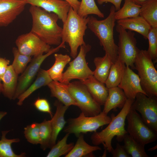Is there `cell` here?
<instances>
[{
	"label": "cell",
	"mask_w": 157,
	"mask_h": 157,
	"mask_svg": "<svg viewBox=\"0 0 157 157\" xmlns=\"http://www.w3.org/2000/svg\"><path fill=\"white\" fill-rule=\"evenodd\" d=\"M29 11L32 19L31 32L49 45H59L62 42V28L57 23L58 16L32 5Z\"/></svg>",
	"instance_id": "obj_1"
},
{
	"label": "cell",
	"mask_w": 157,
	"mask_h": 157,
	"mask_svg": "<svg viewBox=\"0 0 157 157\" xmlns=\"http://www.w3.org/2000/svg\"><path fill=\"white\" fill-rule=\"evenodd\" d=\"M134 100L127 99L119 113L116 116L111 115V121L105 128L100 132H94L91 137L94 145L98 146L102 144L105 149L111 153L113 149L112 145L113 138L116 136L118 141L123 140L124 135L128 133L125 128L126 117Z\"/></svg>",
	"instance_id": "obj_2"
},
{
	"label": "cell",
	"mask_w": 157,
	"mask_h": 157,
	"mask_svg": "<svg viewBox=\"0 0 157 157\" xmlns=\"http://www.w3.org/2000/svg\"><path fill=\"white\" fill-rule=\"evenodd\" d=\"M115 11L114 6H112L108 15L105 19L99 20L91 16L89 17L87 24L88 27L99 39L105 54L109 56L113 63L118 57V46L115 42L114 38Z\"/></svg>",
	"instance_id": "obj_3"
},
{
	"label": "cell",
	"mask_w": 157,
	"mask_h": 157,
	"mask_svg": "<svg viewBox=\"0 0 157 157\" xmlns=\"http://www.w3.org/2000/svg\"><path fill=\"white\" fill-rule=\"evenodd\" d=\"M89 17H81L70 7L66 20L63 23L61 41L68 43L70 49V56L75 58L78 48L86 44L83 39Z\"/></svg>",
	"instance_id": "obj_4"
},
{
	"label": "cell",
	"mask_w": 157,
	"mask_h": 157,
	"mask_svg": "<svg viewBox=\"0 0 157 157\" xmlns=\"http://www.w3.org/2000/svg\"><path fill=\"white\" fill-rule=\"evenodd\" d=\"M147 50H141L135 61L143 90L148 97H157V71Z\"/></svg>",
	"instance_id": "obj_5"
},
{
	"label": "cell",
	"mask_w": 157,
	"mask_h": 157,
	"mask_svg": "<svg viewBox=\"0 0 157 157\" xmlns=\"http://www.w3.org/2000/svg\"><path fill=\"white\" fill-rule=\"evenodd\" d=\"M111 120V117L103 111L93 116H86L81 112L78 117L68 119V125L63 131L78 137L81 133L96 132L100 127L108 124Z\"/></svg>",
	"instance_id": "obj_6"
},
{
	"label": "cell",
	"mask_w": 157,
	"mask_h": 157,
	"mask_svg": "<svg viewBox=\"0 0 157 157\" xmlns=\"http://www.w3.org/2000/svg\"><path fill=\"white\" fill-rule=\"evenodd\" d=\"M126 119L127 132L136 141L145 146L156 140L157 132L146 124L137 111L131 107Z\"/></svg>",
	"instance_id": "obj_7"
},
{
	"label": "cell",
	"mask_w": 157,
	"mask_h": 157,
	"mask_svg": "<svg viewBox=\"0 0 157 157\" xmlns=\"http://www.w3.org/2000/svg\"><path fill=\"white\" fill-rule=\"evenodd\" d=\"M68 90L77 106L85 115L93 116L102 111L101 106L94 99L86 87L80 81L69 83Z\"/></svg>",
	"instance_id": "obj_8"
},
{
	"label": "cell",
	"mask_w": 157,
	"mask_h": 157,
	"mask_svg": "<svg viewBox=\"0 0 157 157\" xmlns=\"http://www.w3.org/2000/svg\"><path fill=\"white\" fill-rule=\"evenodd\" d=\"M78 54L71 62L63 73L60 82L67 84L73 79L84 80L93 75L92 71L89 67L86 60L87 53L91 48L89 44L81 46Z\"/></svg>",
	"instance_id": "obj_9"
},
{
	"label": "cell",
	"mask_w": 157,
	"mask_h": 157,
	"mask_svg": "<svg viewBox=\"0 0 157 157\" xmlns=\"http://www.w3.org/2000/svg\"><path fill=\"white\" fill-rule=\"evenodd\" d=\"M116 28L119 34L117 57L126 66L134 69L135 61L140 50L137 47L135 33L130 30L127 31L117 24Z\"/></svg>",
	"instance_id": "obj_10"
},
{
	"label": "cell",
	"mask_w": 157,
	"mask_h": 157,
	"mask_svg": "<svg viewBox=\"0 0 157 157\" xmlns=\"http://www.w3.org/2000/svg\"><path fill=\"white\" fill-rule=\"evenodd\" d=\"M65 47V43L61 42L57 47L51 48L45 54L34 57L28 66L18 77L16 90L13 99H17L30 85L40 69L41 64L48 57L58 51L60 48Z\"/></svg>",
	"instance_id": "obj_11"
},
{
	"label": "cell",
	"mask_w": 157,
	"mask_h": 157,
	"mask_svg": "<svg viewBox=\"0 0 157 157\" xmlns=\"http://www.w3.org/2000/svg\"><path fill=\"white\" fill-rule=\"evenodd\" d=\"M131 108L140 113L145 123L157 132V97H148L138 93Z\"/></svg>",
	"instance_id": "obj_12"
},
{
	"label": "cell",
	"mask_w": 157,
	"mask_h": 157,
	"mask_svg": "<svg viewBox=\"0 0 157 157\" xmlns=\"http://www.w3.org/2000/svg\"><path fill=\"white\" fill-rule=\"evenodd\" d=\"M18 51L27 56L36 57L48 53L51 49L47 44L31 32L19 36L15 42Z\"/></svg>",
	"instance_id": "obj_13"
},
{
	"label": "cell",
	"mask_w": 157,
	"mask_h": 157,
	"mask_svg": "<svg viewBox=\"0 0 157 157\" xmlns=\"http://www.w3.org/2000/svg\"><path fill=\"white\" fill-rule=\"evenodd\" d=\"M25 0H0V27L12 22L23 11Z\"/></svg>",
	"instance_id": "obj_14"
},
{
	"label": "cell",
	"mask_w": 157,
	"mask_h": 157,
	"mask_svg": "<svg viewBox=\"0 0 157 157\" xmlns=\"http://www.w3.org/2000/svg\"><path fill=\"white\" fill-rule=\"evenodd\" d=\"M117 86L123 90L127 99H135L139 92L146 95L142 88L139 76L129 66H126L122 79Z\"/></svg>",
	"instance_id": "obj_15"
},
{
	"label": "cell",
	"mask_w": 157,
	"mask_h": 157,
	"mask_svg": "<svg viewBox=\"0 0 157 157\" xmlns=\"http://www.w3.org/2000/svg\"><path fill=\"white\" fill-rule=\"evenodd\" d=\"M27 4L42 8L54 13L58 16L63 23L66 20L70 7L66 1L63 0H25Z\"/></svg>",
	"instance_id": "obj_16"
},
{
	"label": "cell",
	"mask_w": 157,
	"mask_h": 157,
	"mask_svg": "<svg viewBox=\"0 0 157 157\" xmlns=\"http://www.w3.org/2000/svg\"><path fill=\"white\" fill-rule=\"evenodd\" d=\"M80 81L86 87L94 100L100 106L104 105L108 94V89L105 84L93 75Z\"/></svg>",
	"instance_id": "obj_17"
},
{
	"label": "cell",
	"mask_w": 157,
	"mask_h": 157,
	"mask_svg": "<svg viewBox=\"0 0 157 157\" xmlns=\"http://www.w3.org/2000/svg\"><path fill=\"white\" fill-rule=\"evenodd\" d=\"M54 105L56 108V110L51 119L52 134L49 147V148H51L56 144L59 133L63 128L66 123L64 115L69 107L64 105L58 100L55 101Z\"/></svg>",
	"instance_id": "obj_18"
},
{
	"label": "cell",
	"mask_w": 157,
	"mask_h": 157,
	"mask_svg": "<svg viewBox=\"0 0 157 157\" xmlns=\"http://www.w3.org/2000/svg\"><path fill=\"white\" fill-rule=\"evenodd\" d=\"M47 86L50 89L51 96L56 98L64 105L68 107L71 105L77 106L69 91L67 84L52 81Z\"/></svg>",
	"instance_id": "obj_19"
},
{
	"label": "cell",
	"mask_w": 157,
	"mask_h": 157,
	"mask_svg": "<svg viewBox=\"0 0 157 157\" xmlns=\"http://www.w3.org/2000/svg\"><path fill=\"white\" fill-rule=\"evenodd\" d=\"M117 24L124 29L133 31L140 34L147 39L151 26L140 16L117 20Z\"/></svg>",
	"instance_id": "obj_20"
},
{
	"label": "cell",
	"mask_w": 157,
	"mask_h": 157,
	"mask_svg": "<svg viewBox=\"0 0 157 157\" xmlns=\"http://www.w3.org/2000/svg\"><path fill=\"white\" fill-rule=\"evenodd\" d=\"M127 98L123 90L118 86L108 88V94L103 111L107 114L112 110L122 108Z\"/></svg>",
	"instance_id": "obj_21"
},
{
	"label": "cell",
	"mask_w": 157,
	"mask_h": 157,
	"mask_svg": "<svg viewBox=\"0 0 157 157\" xmlns=\"http://www.w3.org/2000/svg\"><path fill=\"white\" fill-rule=\"evenodd\" d=\"M52 81L47 70L40 69L35 80L17 98V105H22L24 101L33 92L42 86L47 85Z\"/></svg>",
	"instance_id": "obj_22"
},
{
	"label": "cell",
	"mask_w": 157,
	"mask_h": 157,
	"mask_svg": "<svg viewBox=\"0 0 157 157\" xmlns=\"http://www.w3.org/2000/svg\"><path fill=\"white\" fill-rule=\"evenodd\" d=\"M18 78V75L15 71L12 65H9L1 80L3 88L2 93L5 97L10 100L13 99L15 94Z\"/></svg>",
	"instance_id": "obj_23"
},
{
	"label": "cell",
	"mask_w": 157,
	"mask_h": 157,
	"mask_svg": "<svg viewBox=\"0 0 157 157\" xmlns=\"http://www.w3.org/2000/svg\"><path fill=\"white\" fill-rule=\"evenodd\" d=\"M78 137L75 144L65 157H94L93 152L101 150L98 146H92L87 143L85 140L82 133Z\"/></svg>",
	"instance_id": "obj_24"
},
{
	"label": "cell",
	"mask_w": 157,
	"mask_h": 157,
	"mask_svg": "<svg viewBox=\"0 0 157 157\" xmlns=\"http://www.w3.org/2000/svg\"><path fill=\"white\" fill-rule=\"evenodd\" d=\"M94 62L96 68L93 71V76L98 80L105 84L113 63L106 54L103 57L95 58Z\"/></svg>",
	"instance_id": "obj_25"
},
{
	"label": "cell",
	"mask_w": 157,
	"mask_h": 157,
	"mask_svg": "<svg viewBox=\"0 0 157 157\" xmlns=\"http://www.w3.org/2000/svg\"><path fill=\"white\" fill-rule=\"evenodd\" d=\"M54 56L55 62L52 66L47 70L50 77L53 81H60L64 69L71 60L70 56L67 54L55 53Z\"/></svg>",
	"instance_id": "obj_26"
},
{
	"label": "cell",
	"mask_w": 157,
	"mask_h": 157,
	"mask_svg": "<svg viewBox=\"0 0 157 157\" xmlns=\"http://www.w3.org/2000/svg\"><path fill=\"white\" fill-rule=\"evenodd\" d=\"M125 67L124 63L117 57L111 67L105 84L108 89L118 86L122 79Z\"/></svg>",
	"instance_id": "obj_27"
},
{
	"label": "cell",
	"mask_w": 157,
	"mask_h": 157,
	"mask_svg": "<svg viewBox=\"0 0 157 157\" xmlns=\"http://www.w3.org/2000/svg\"><path fill=\"white\" fill-rule=\"evenodd\" d=\"M141 6L139 15L151 26L157 27V0H149Z\"/></svg>",
	"instance_id": "obj_28"
},
{
	"label": "cell",
	"mask_w": 157,
	"mask_h": 157,
	"mask_svg": "<svg viewBox=\"0 0 157 157\" xmlns=\"http://www.w3.org/2000/svg\"><path fill=\"white\" fill-rule=\"evenodd\" d=\"M123 147L128 154L132 157H148L144 149V146L139 143L128 133L124 137Z\"/></svg>",
	"instance_id": "obj_29"
},
{
	"label": "cell",
	"mask_w": 157,
	"mask_h": 157,
	"mask_svg": "<svg viewBox=\"0 0 157 157\" xmlns=\"http://www.w3.org/2000/svg\"><path fill=\"white\" fill-rule=\"evenodd\" d=\"M10 130L3 131L1 132L2 136L0 140V157H24L26 156L25 153L20 154L15 153L12 149V144L18 142L20 139L18 138L8 139L6 138L7 134Z\"/></svg>",
	"instance_id": "obj_30"
},
{
	"label": "cell",
	"mask_w": 157,
	"mask_h": 157,
	"mask_svg": "<svg viewBox=\"0 0 157 157\" xmlns=\"http://www.w3.org/2000/svg\"><path fill=\"white\" fill-rule=\"evenodd\" d=\"M141 6L134 3L131 0H124L122 7L115 12L116 20L135 17L139 16Z\"/></svg>",
	"instance_id": "obj_31"
},
{
	"label": "cell",
	"mask_w": 157,
	"mask_h": 157,
	"mask_svg": "<svg viewBox=\"0 0 157 157\" xmlns=\"http://www.w3.org/2000/svg\"><path fill=\"white\" fill-rule=\"evenodd\" d=\"M69 134L67 133L64 137L54 145L51 148L47 155V157H59L65 156L68 154L73 148V143H67V141Z\"/></svg>",
	"instance_id": "obj_32"
},
{
	"label": "cell",
	"mask_w": 157,
	"mask_h": 157,
	"mask_svg": "<svg viewBox=\"0 0 157 157\" xmlns=\"http://www.w3.org/2000/svg\"><path fill=\"white\" fill-rule=\"evenodd\" d=\"M52 134V128L51 120L45 119L39 123L40 144L41 148L43 150L49 147Z\"/></svg>",
	"instance_id": "obj_33"
},
{
	"label": "cell",
	"mask_w": 157,
	"mask_h": 157,
	"mask_svg": "<svg viewBox=\"0 0 157 157\" xmlns=\"http://www.w3.org/2000/svg\"><path fill=\"white\" fill-rule=\"evenodd\" d=\"M14 60L11 64L15 72L17 74H22L32 60V57L21 53L17 48L13 47L12 50Z\"/></svg>",
	"instance_id": "obj_34"
},
{
	"label": "cell",
	"mask_w": 157,
	"mask_h": 157,
	"mask_svg": "<svg viewBox=\"0 0 157 157\" xmlns=\"http://www.w3.org/2000/svg\"><path fill=\"white\" fill-rule=\"evenodd\" d=\"M77 13L83 17L88 16L90 14L96 15L101 18L104 16V14L99 9L94 0H81Z\"/></svg>",
	"instance_id": "obj_35"
},
{
	"label": "cell",
	"mask_w": 157,
	"mask_h": 157,
	"mask_svg": "<svg viewBox=\"0 0 157 157\" xmlns=\"http://www.w3.org/2000/svg\"><path fill=\"white\" fill-rule=\"evenodd\" d=\"M24 133L27 141L33 144H40L39 123L34 122L24 128Z\"/></svg>",
	"instance_id": "obj_36"
},
{
	"label": "cell",
	"mask_w": 157,
	"mask_h": 157,
	"mask_svg": "<svg viewBox=\"0 0 157 157\" xmlns=\"http://www.w3.org/2000/svg\"><path fill=\"white\" fill-rule=\"evenodd\" d=\"M149 47L147 51L156 62L157 59V27L151 26L147 35Z\"/></svg>",
	"instance_id": "obj_37"
},
{
	"label": "cell",
	"mask_w": 157,
	"mask_h": 157,
	"mask_svg": "<svg viewBox=\"0 0 157 157\" xmlns=\"http://www.w3.org/2000/svg\"><path fill=\"white\" fill-rule=\"evenodd\" d=\"M33 105L38 111L48 113L51 118L53 116L50 104L46 99L38 98L34 101Z\"/></svg>",
	"instance_id": "obj_38"
},
{
	"label": "cell",
	"mask_w": 157,
	"mask_h": 157,
	"mask_svg": "<svg viewBox=\"0 0 157 157\" xmlns=\"http://www.w3.org/2000/svg\"><path fill=\"white\" fill-rule=\"evenodd\" d=\"M113 157H130L127 154L123 146L117 143L116 148L111 152Z\"/></svg>",
	"instance_id": "obj_39"
},
{
	"label": "cell",
	"mask_w": 157,
	"mask_h": 157,
	"mask_svg": "<svg viewBox=\"0 0 157 157\" xmlns=\"http://www.w3.org/2000/svg\"><path fill=\"white\" fill-rule=\"evenodd\" d=\"M10 61L5 58L0 57V79L4 75L9 65Z\"/></svg>",
	"instance_id": "obj_40"
},
{
	"label": "cell",
	"mask_w": 157,
	"mask_h": 157,
	"mask_svg": "<svg viewBox=\"0 0 157 157\" xmlns=\"http://www.w3.org/2000/svg\"><path fill=\"white\" fill-rule=\"evenodd\" d=\"M122 1V0H97V2L99 5H102L104 3H110L113 4L116 11H117L120 8Z\"/></svg>",
	"instance_id": "obj_41"
},
{
	"label": "cell",
	"mask_w": 157,
	"mask_h": 157,
	"mask_svg": "<svg viewBox=\"0 0 157 157\" xmlns=\"http://www.w3.org/2000/svg\"><path fill=\"white\" fill-rule=\"evenodd\" d=\"M67 2L70 5L73 9L76 12L79 8L81 4V1L78 0H64Z\"/></svg>",
	"instance_id": "obj_42"
},
{
	"label": "cell",
	"mask_w": 157,
	"mask_h": 157,
	"mask_svg": "<svg viewBox=\"0 0 157 157\" xmlns=\"http://www.w3.org/2000/svg\"><path fill=\"white\" fill-rule=\"evenodd\" d=\"M135 3L141 5L142 4L149 0H131Z\"/></svg>",
	"instance_id": "obj_43"
},
{
	"label": "cell",
	"mask_w": 157,
	"mask_h": 157,
	"mask_svg": "<svg viewBox=\"0 0 157 157\" xmlns=\"http://www.w3.org/2000/svg\"><path fill=\"white\" fill-rule=\"evenodd\" d=\"M7 114V112L6 111H0V121Z\"/></svg>",
	"instance_id": "obj_44"
},
{
	"label": "cell",
	"mask_w": 157,
	"mask_h": 157,
	"mask_svg": "<svg viewBox=\"0 0 157 157\" xmlns=\"http://www.w3.org/2000/svg\"><path fill=\"white\" fill-rule=\"evenodd\" d=\"M157 147L156 144V146L149 149L148 150V151H152L156 149H157Z\"/></svg>",
	"instance_id": "obj_45"
},
{
	"label": "cell",
	"mask_w": 157,
	"mask_h": 157,
	"mask_svg": "<svg viewBox=\"0 0 157 157\" xmlns=\"http://www.w3.org/2000/svg\"><path fill=\"white\" fill-rule=\"evenodd\" d=\"M3 90V85L2 83H1V81L0 79V94L1 93H2Z\"/></svg>",
	"instance_id": "obj_46"
}]
</instances>
